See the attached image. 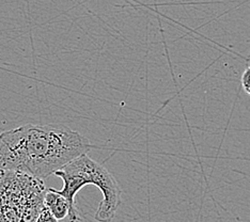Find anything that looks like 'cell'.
<instances>
[{
  "label": "cell",
  "instance_id": "obj_1",
  "mask_svg": "<svg viewBox=\"0 0 250 222\" xmlns=\"http://www.w3.org/2000/svg\"><path fill=\"white\" fill-rule=\"evenodd\" d=\"M91 149L89 139L65 125L26 124L0 133V169L44 181Z\"/></svg>",
  "mask_w": 250,
  "mask_h": 222
},
{
  "label": "cell",
  "instance_id": "obj_2",
  "mask_svg": "<svg viewBox=\"0 0 250 222\" xmlns=\"http://www.w3.org/2000/svg\"><path fill=\"white\" fill-rule=\"evenodd\" d=\"M63 181L62 189L57 190L70 204L69 220H79L75 198L77 192L87 185H94L101 190L103 200L96 209L94 218L99 222H111L122 203V189L116 178L103 164L95 161L88 154H83L54 173Z\"/></svg>",
  "mask_w": 250,
  "mask_h": 222
},
{
  "label": "cell",
  "instance_id": "obj_3",
  "mask_svg": "<svg viewBox=\"0 0 250 222\" xmlns=\"http://www.w3.org/2000/svg\"><path fill=\"white\" fill-rule=\"evenodd\" d=\"M47 188L35 176L1 170L0 222H36L44 207Z\"/></svg>",
  "mask_w": 250,
  "mask_h": 222
},
{
  "label": "cell",
  "instance_id": "obj_4",
  "mask_svg": "<svg viewBox=\"0 0 250 222\" xmlns=\"http://www.w3.org/2000/svg\"><path fill=\"white\" fill-rule=\"evenodd\" d=\"M44 206L49 209L56 219L63 220L69 216L70 204L55 188H47L44 197Z\"/></svg>",
  "mask_w": 250,
  "mask_h": 222
},
{
  "label": "cell",
  "instance_id": "obj_5",
  "mask_svg": "<svg viewBox=\"0 0 250 222\" xmlns=\"http://www.w3.org/2000/svg\"><path fill=\"white\" fill-rule=\"evenodd\" d=\"M36 222H59V220L54 217V215L49 212V209L47 207L44 206L41 210V213L39 214Z\"/></svg>",
  "mask_w": 250,
  "mask_h": 222
},
{
  "label": "cell",
  "instance_id": "obj_6",
  "mask_svg": "<svg viewBox=\"0 0 250 222\" xmlns=\"http://www.w3.org/2000/svg\"><path fill=\"white\" fill-rule=\"evenodd\" d=\"M241 83L244 91L250 96V66H248L245 72L243 73L241 78Z\"/></svg>",
  "mask_w": 250,
  "mask_h": 222
},
{
  "label": "cell",
  "instance_id": "obj_7",
  "mask_svg": "<svg viewBox=\"0 0 250 222\" xmlns=\"http://www.w3.org/2000/svg\"><path fill=\"white\" fill-rule=\"evenodd\" d=\"M0 173H1V169H0Z\"/></svg>",
  "mask_w": 250,
  "mask_h": 222
}]
</instances>
